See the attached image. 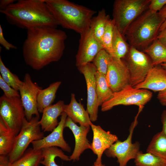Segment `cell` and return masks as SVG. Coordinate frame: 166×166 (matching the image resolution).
<instances>
[{
    "label": "cell",
    "mask_w": 166,
    "mask_h": 166,
    "mask_svg": "<svg viewBox=\"0 0 166 166\" xmlns=\"http://www.w3.org/2000/svg\"><path fill=\"white\" fill-rule=\"evenodd\" d=\"M22 45L26 63L39 70L50 63L59 61L65 49L67 35L65 32L48 26L28 29Z\"/></svg>",
    "instance_id": "1"
},
{
    "label": "cell",
    "mask_w": 166,
    "mask_h": 166,
    "mask_svg": "<svg viewBox=\"0 0 166 166\" xmlns=\"http://www.w3.org/2000/svg\"><path fill=\"white\" fill-rule=\"evenodd\" d=\"M0 12L10 24L27 30L43 26L57 28L59 25L44 0H19Z\"/></svg>",
    "instance_id": "2"
},
{
    "label": "cell",
    "mask_w": 166,
    "mask_h": 166,
    "mask_svg": "<svg viewBox=\"0 0 166 166\" xmlns=\"http://www.w3.org/2000/svg\"><path fill=\"white\" fill-rule=\"evenodd\" d=\"M51 14L62 27L80 34L90 28L96 11L67 0H44Z\"/></svg>",
    "instance_id": "3"
},
{
    "label": "cell",
    "mask_w": 166,
    "mask_h": 166,
    "mask_svg": "<svg viewBox=\"0 0 166 166\" xmlns=\"http://www.w3.org/2000/svg\"><path fill=\"white\" fill-rule=\"evenodd\" d=\"M163 22L158 12L148 9L131 24L124 36L131 46L144 50L157 38Z\"/></svg>",
    "instance_id": "4"
},
{
    "label": "cell",
    "mask_w": 166,
    "mask_h": 166,
    "mask_svg": "<svg viewBox=\"0 0 166 166\" xmlns=\"http://www.w3.org/2000/svg\"><path fill=\"white\" fill-rule=\"evenodd\" d=\"M150 0H116L113 5V19L115 26L124 37L131 24L148 9Z\"/></svg>",
    "instance_id": "5"
},
{
    "label": "cell",
    "mask_w": 166,
    "mask_h": 166,
    "mask_svg": "<svg viewBox=\"0 0 166 166\" xmlns=\"http://www.w3.org/2000/svg\"><path fill=\"white\" fill-rule=\"evenodd\" d=\"M39 119L36 116L29 121L25 119L22 128L16 136L13 149L8 155L11 164L22 156L32 141L44 137V132L41 130Z\"/></svg>",
    "instance_id": "6"
},
{
    "label": "cell",
    "mask_w": 166,
    "mask_h": 166,
    "mask_svg": "<svg viewBox=\"0 0 166 166\" xmlns=\"http://www.w3.org/2000/svg\"><path fill=\"white\" fill-rule=\"evenodd\" d=\"M152 96V93L150 90L136 88L129 85L122 90L113 93L111 97L101 106V110L108 111L119 105H134L138 106L139 108H143Z\"/></svg>",
    "instance_id": "7"
},
{
    "label": "cell",
    "mask_w": 166,
    "mask_h": 166,
    "mask_svg": "<svg viewBox=\"0 0 166 166\" xmlns=\"http://www.w3.org/2000/svg\"><path fill=\"white\" fill-rule=\"evenodd\" d=\"M26 118L20 97H0V119L6 127L16 135L19 133Z\"/></svg>",
    "instance_id": "8"
},
{
    "label": "cell",
    "mask_w": 166,
    "mask_h": 166,
    "mask_svg": "<svg viewBox=\"0 0 166 166\" xmlns=\"http://www.w3.org/2000/svg\"><path fill=\"white\" fill-rule=\"evenodd\" d=\"M125 57V63L130 74V85L134 87L144 81L154 66L146 53L132 46Z\"/></svg>",
    "instance_id": "9"
},
{
    "label": "cell",
    "mask_w": 166,
    "mask_h": 166,
    "mask_svg": "<svg viewBox=\"0 0 166 166\" xmlns=\"http://www.w3.org/2000/svg\"><path fill=\"white\" fill-rule=\"evenodd\" d=\"M142 110L139 109L137 115L131 124L127 138L123 141L118 140L104 152L108 157L117 158L119 166H126L128 161L134 159L140 151L139 143L136 142L133 143L132 139L134 129L138 123V116Z\"/></svg>",
    "instance_id": "10"
},
{
    "label": "cell",
    "mask_w": 166,
    "mask_h": 166,
    "mask_svg": "<svg viewBox=\"0 0 166 166\" xmlns=\"http://www.w3.org/2000/svg\"><path fill=\"white\" fill-rule=\"evenodd\" d=\"M22 81L19 92L24 109L26 118L29 121L34 115L39 118L38 109L37 97L39 90L42 88L33 81L28 73L25 74Z\"/></svg>",
    "instance_id": "11"
},
{
    "label": "cell",
    "mask_w": 166,
    "mask_h": 166,
    "mask_svg": "<svg viewBox=\"0 0 166 166\" xmlns=\"http://www.w3.org/2000/svg\"><path fill=\"white\" fill-rule=\"evenodd\" d=\"M80 72L84 75L87 89L86 110L92 122L96 121L99 106L96 92L95 74L96 68L90 62L77 67Z\"/></svg>",
    "instance_id": "12"
},
{
    "label": "cell",
    "mask_w": 166,
    "mask_h": 166,
    "mask_svg": "<svg viewBox=\"0 0 166 166\" xmlns=\"http://www.w3.org/2000/svg\"><path fill=\"white\" fill-rule=\"evenodd\" d=\"M103 49L101 43L95 37L89 28L80 34L75 57L76 66L77 67L92 62L98 53Z\"/></svg>",
    "instance_id": "13"
},
{
    "label": "cell",
    "mask_w": 166,
    "mask_h": 166,
    "mask_svg": "<svg viewBox=\"0 0 166 166\" xmlns=\"http://www.w3.org/2000/svg\"><path fill=\"white\" fill-rule=\"evenodd\" d=\"M105 77L113 93L130 85L129 72L126 63L122 59L118 60L112 57L109 63Z\"/></svg>",
    "instance_id": "14"
},
{
    "label": "cell",
    "mask_w": 166,
    "mask_h": 166,
    "mask_svg": "<svg viewBox=\"0 0 166 166\" xmlns=\"http://www.w3.org/2000/svg\"><path fill=\"white\" fill-rule=\"evenodd\" d=\"M67 114L63 112L61 115L60 121L57 126L49 135L42 139L33 141L31 144L33 148L35 149L52 147L61 148L64 151L70 152L71 149L63 137V130Z\"/></svg>",
    "instance_id": "15"
},
{
    "label": "cell",
    "mask_w": 166,
    "mask_h": 166,
    "mask_svg": "<svg viewBox=\"0 0 166 166\" xmlns=\"http://www.w3.org/2000/svg\"><path fill=\"white\" fill-rule=\"evenodd\" d=\"M91 127L93 134L91 149L97 155V158L94 165L102 163L101 157L105 151L118 140L117 136L109 131H106L99 125L92 123Z\"/></svg>",
    "instance_id": "16"
},
{
    "label": "cell",
    "mask_w": 166,
    "mask_h": 166,
    "mask_svg": "<svg viewBox=\"0 0 166 166\" xmlns=\"http://www.w3.org/2000/svg\"><path fill=\"white\" fill-rule=\"evenodd\" d=\"M69 128L72 131L75 138V144L74 150L69 158L70 160H78L81 154L84 151L91 148L90 144L87 138L90 127L77 126L72 120L67 117L66 118L65 128Z\"/></svg>",
    "instance_id": "17"
},
{
    "label": "cell",
    "mask_w": 166,
    "mask_h": 166,
    "mask_svg": "<svg viewBox=\"0 0 166 166\" xmlns=\"http://www.w3.org/2000/svg\"><path fill=\"white\" fill-rule=\"evenodd\" d=\"M154 92H161L166 89V70L160 65L154 66L144 80L134 87Z\"/></svg>",
    "instance_id": "18"
},
{
    "label": "cell",
    "mask_w": 166,
    "mask_h": 166,
    "mask_svg": "<svg viewBox=\"0 0 166 166\" xmlns=\"http://www.w3.org/2000/svg\"><path fill=\"white\" fill-rule=\"evenodd\" d=\"M64 101L59 100L44 109L39 123L44 132H52L58 125L57 118L64 112Z\"/></svg>",
    "instance_id": "19"
},
{
    "label": "cell",
    "mask_w": 166,
    "mask_h": 166,
    "mask_svg": "<svg viewBox=\"0 0 166 166\" xmlns=\"http://www.w3.org/2000/svg\"><path fill=\"white\" fill-rule=\"evenodd\" d=\"M64 112L74 123H78L80 125L90 127L92 123L87 110L81 102L77 101L73 93L71 94L69 103L65 105Z\"/></svg>",
    "instance_id": "20"
},
{
    "label": "cell",
    "mask_w": 166,
    "mask_h": 166,
    "mask_svg": "<svg viewBox=\"0 0 166 166\" xmlns=\"http://www.w3.org/2000/svg\"><path fill=\"white\" fill-rule=\"evenodd\" d=\"M61 83V81L55 82L47 88L39 90L37 97L38 109L39 113H42L45 109L52 105Z\"/></svg>",
    "instance_id": "21"
},
{
    "label": "cell",
    "mask_w": 166,
    "mask_h": 166,
    "mask_svg": "<svg viewBox=\"0 0 166 166\" xmlns=\"http://www.w3.org/2000/svg\"><path fill=\"white\" fill-rule=\"evenodd\" d=\"M144 50L154 66L166 63V46L157 38Z\"/></svg>",
    "instance_id": "22"
},
{
    "label": "cell",
    "mask_w": 166,
    "mask_h": 166,
    "mask_svg": "<svg viewBox=\"0 0 166 166\" xmlns=\"http://www.w3.org/2000/svg\"><path fill=\"white\" fill-rule=\"evenodd\" d=\"M113 58L118 60L125 57L128 52L130 47L124 37L115 25L112 44Z\"/></svg>",
    "instance_id": "23"
},
{
    "label": "cell",
    "mask_w": 166,
    "mask_h": 166,
    "mask_svg": "<svg viewBox=\"0 0 166 166\" xmlns=\"http://www.w3.org/2000/svg\"><path fill=\"white\" fill-rule=\"evenodd\" d=\"M42 159V149L29 148L10 166H39Z\"/></svg>",
    "instance_id": "24"
},
{
    "label": "cell",
    "mask_w": 166,
    "mask_h": 166,
    "mask_svg": "<svg viewBox=\"0 0 166 166\" xmlns=\"http://www.w3.org/2000/svg\"><path fill=\"white\" fill-rule=\"evenodd\" d=\"M16 136L0 119V155H8L11 152Z\"/></svg>",
    "instance_id": "25"
},
{
    "label": "cell",
    "mask_w": 166,
    "mask_h": 166,
    "mask_svg": "<svg viewBox=\"0 0 166 166\" xmlns=\"http://www.w3.org/2000/svg\"><path fill=\"white\" fill-rule=\"evenodd\" d=\"M109 19V16L106 14L104 8L99 10L97 15L91 19L90 28L95 37L101 43L107 22Z\"/></svg>",
    "instance_id": "26"
},
{
    "label": "cell",
    "mask_w": 166,
    "mask_h": 166,
    "mask_svg": "<svg viewBox=\"0 0 166 166\" xmlns=\"http://www.w3.org/2000/svg\"><path fill=\"white\" fill-rule=\"evenodd\" d=\"M95 78L97 94L100 106L111 97L113 92L108 85L105 75L97 71Z\"/></svg>",
    "instance_id": "27"
},
{
    "label": "cell",
    "mask_w": 166,
    "mask_h": 166,
    "mask_svg": "<svg viewBox=\"0 0 166 166\" xmlns=\"http://www.w3.org/2000/svg\"><path fill=\"white\" fill-rule=\"evenodd\" d=\"M42 150L43 159L40 164L45 166H62L56 163L55 159L56 157H59L64 161H70L69 156L66 155L61 149L57 147H47Z\"/></svg>",
    "instance_id": "28"
},
{
    "label": "cell",
    "mask_w": 166,
    "mask_h": 166,
    "mask_svg": "<svg viewBox=\"0 0 166 166\" xmlns=\"http://www.w3.org/2000/svg\"><path fill=\"white\" fill-rule=\"evenodd\" d=\"M146 152L166 160V136L162 131L153 136L148 147Z\"/></svg>",
    "instance_id": "29"
},
{
    "label": "cell",
    "mask_w": 166,
    "mask_h": 166,
    "mask_svg": "<svg viewBox=\"0 0 166 166\" xmlns=\"http://www.w3.org/2000/svg\"><path fill=\"white\" fill-rule=\"evenodd\" d=\"M134 159L136 166H166V160L149 152L140 151Z\"/></svg>",
    "instance_id": "30"
},
{
    "label": "cell",
    "mask_w": 166,
    "mask_h": 166,
    "mask_svg": "<svg viewBox=\"0 0 166 166\" xmlns=\"http://www.w3.org/2000/svg\"><path fill=\"white\" fill-rule=\"evenodd\" d=\"M0 72L3 80L8 85L16 91H19L23 81L16 74L12 73L6 67L0 56Z\"/></svg>",
    "instance_id": "31"
},
{
    "label": "cell",
    "mask_w": 166,
    "mask_h": 166,
    "mask_svg": "<svg viewBox=\"0 0 166 166\" xmlns=\"http://www.w3.org/2000/svg\"><path fill=\"white\" fill-rule=\"evenodd\" d=\"M112 58V57L103 49L98 53L92 62L97 72L106 76L109 63Z\"/></svg>",
    "instance_id": "32"
},
{
    "label": "cell",
    "mask_w": 166,
    "mask_h": 166,
    "mask_svg": "<svg viewBox=\"0 0 166 166\" xmlns=\"http://www.w3.org/2000/svg\"><path fill=\"white\" fill-rule=\"evenodd\" d=\"M114 23L112 19L108 21L102 38L101 43L104 49L112 56V44L113 35Z\"/></svg>",
    "instance_id": "33"
},
{
    "label": "cell",
    "mask_w": 166,
    "mask_h": 166,
    "mask_svg": "<svg viewBox=\"0 0 166 166\" xmlns=\"http://www.w3.org/2000/svg\"><path fill=\"white\" fill-rule=\"evenodd\" d=\"M0 87L4 92L3 94L7 97H20L19 92L13 89L6 82L0 75Z\"/></svg>",
    "instance_id": "34"
},
{
    "label": "cell",
    "mask_w": 166,
    "mask_h": 166,
    "mask_svg": "<svg viewBox=\"0 0 166 166\" xmlns=\"http://www.w3.org/2000/svg\"><path fill=\"white\" fill-rule=\"evenodd\" d=\"M166 5V0H150L148 9L153 13H157Z\"/></svg>",
    "instance_id": "35"
},
{
    "label": "cell",
    "mask_w": 166,
    "mask_h": 166,
    "mask_svg": "<svg viewBox=\"0 0 166 166\" xmlns=\"http://www.w3.org/2000/svg\"><path fill=\"white\" fill-rule=\"evenodd\" d=\"M0 44L8 50L11 49H16L17 48L16 46L10 43L5 39L1 25H0Z\"/></svg>",
    "instance_id": "36"
},
{
    "label": "cell",
    "mask_w": 166,
    "mask_h": 166,
    "mask_svg": "<svg viewBox=\"0 0 166 166\" xmlns=\"http://www.w3.org/2000/svg\"><path fill=\"white\" fill-rule=\"evenodd\" d=\"M160 17L163 21L160 29V32L162 31L166 28V5L158 12Z\"/></svg>",
    "instance_id": "37"
},
{
    "label": "cell",
    "mask_w": 166,
    "mask_h": 166,
    "mask_svg": "<svg viewBox=\"0 0 166 166\" xmlns=\"http://www.w3.org/2000/svg\"><path fill=\"white\" fill-rule=\"evenodd\" d=\"M157 97L162 105L166 106V89L159 92Z\"/></svg>",
    "instance_id": "38"
},
{
    "label": "cell",
    "mask_w": 166,
    "mask_h": 166,
    "mask_svg": "<svg viewBox=\"0 0 166 166\" xmlns=\"http://www.w3.org/2000/svg\"><path fill=\"white\" fill-rule=\"evenodd\" d=\"M157 39L166 46V28L159 32Z\"/></svg>",
    "instance_id": "39"
},
{
    "label": "cell",
    "mask_w": 166,
    "mask_h": 166,
    "mask_svg": "<svg viewBox=\"0 0 166 166\" xmlns=\"http://www.w3.org/2000/svg\"><path fill=\"white\" fill-rule=\"evenodd\" d=\"M14 0H1L0 1V10L6 9L9 6L15 2Z\"/></svg>",
    "instance_id": "40"
},
{
    "label": "cell",
    "mask_w": 166,
    "mask_h": 166,
    "mask_svg": "<svg viewBox=\"0 0 166 166\" xmlns=\"http://www.w3.org/2000/svg\"><path fill=\"white\" fill-rule=\"evenodd\" d=\"M8 156L0 155V166H10Z\"/></svg>",
    "instance_id": "41"
},
{
    "label": "cell",
    "mask_w": 166,
    "mask_h": 166,
    "mask_svg": "<svg viewBox=\"0 0 166 166\" xmlns=\"http://www.w3.org/2000/svg\"><path fill=\"white\" fill-rule=\"evenodd\" d=\"M161 121L162 124V131L166 136V110H164L162 113Z\"/></svg>",
    "instance_id": "42"
},
{
    "label": "cell",
    "mask_w": 166,
    "mask_h": 166,
    "mask_svg": "<svg viewBox=\"0 0 166 166\" xmlns=\"http://www.w3.org/2000/svg\"><path fill=\"white\" fill-rule=\"evenodd\" d=\"M161 66L166 70V63H162L160 64Z\"/></svg>",
    "instance_id": "43"
},
{
    "label": "cell",
    "mask_w": 166,
    "mask_h": 166,
    "mask_svg": "<svg viewBox=\"0 0 166 166\" xmlns=\"http://www.w3.org/2000/svg\"><path fill=\"white\" fill-rule=\"evenodd\" d=\"M93 166H105V165L104 164H103L102 163H101L99 164L94 165Z\"/></svg>",
    "instance_id": "44"
}]
</instances>
